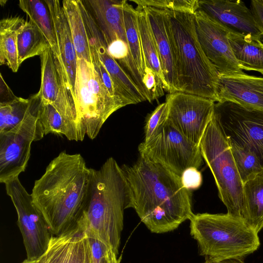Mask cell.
I'll list each match as a JSON object with an SVG mask.
<instances>
[{
	"instance_id": "obj_1",
	"label": "cell",
	"mask_w": 263,
	"mask_h": 263,
	"mask_svg": "<svg viewBox=\"0 0 263 263\" xmlns=\"http://www.w3.org/2000/svg\"><path fill=\"white\" fill-rule=\"evenodd\" d=\"M122 168L128 186L127 208L134 209L152 233L174 231L192 218L191 192L180 177L142 155Z\"/></svg>"
},
{
	"instance_id": "obj_2",
	"label": "cell",
	"mask_w": 263,
	"mask_h": 263,
	"mask_svg": "<svg viewBox=\"0 0 263 263\" xmlns=\"http://www.w3.org/2000/svg\"><path fill=\"white\" fill-rule=\"evenodd\" d=\"M92 170L81 154L64 151L35 181L32 201L53 235L59 236L77 224L87 201Z\"/></svg>"
},
{
	"instance_id": "obj_3",
	"label": "cell",
	"mask_w": 263,
	"mask_h": 263,
	"mask_svg": "<svg viewBox=\"0 0 263 263\" xmlns=\"http://www.w3.org/2000/svg\"><path fill=\"white\" fill-rule=\"evenodd\" d=\"M128 186L124 171L112 157L92 170L87 201L78 222L118 256L127 208Z\"/></svg>"
},
{
	"instance_id": "obj_4",
	"label": "cell",
	"mask_w": 263,
	"mask_h": 263,
	"mask_svg": "<svg viewBox=\"0 0 263 263\" xmlns=\"http://www.w3.org/2000/svg\"><path fill=\"white\" fill-rule=\"evenodd\" d=\"M190 221L191 235L209 262L243 259L260 246L258 233L241 217L205 213L194 214Z\"/></svg>"
},
{
	"instance_id": "obj_5",
	"label": "cell",
	"mask_w": 263,
	"mask_h": 263,
	"mask_svg": "<svg viewBox=\"0 0 263 263\" xmlns=\"http://www.w3.org/2000/svg\"><path fill=\"white\" fill-rule=\"evenodd\" d=\"M167 11L176 45L180 92L217 102L219 73L201 47L194 14Z\"/></svg>"
},
{
	"instance_id": "obj_6",
	"label": "cell",
	"mask_w": 263,
	"mask_h": 263,
	"mask_svg": "<svg viewBox=\"0 0 263 263\" xmlns=\"http://www.w3.org/2000/svg\"><path fill=\"white\" fill-rule=\"evenodd\" d=\"M203 159L215 181L218 196L228 214L241 217L243 183L239 176L231 143L214 112L199 143Z\"/></svg>"
},
{
	"instance_id": "obj_7",
	"label": "cell",
	"mask_w": 263,
	"mask_h": 263,
	"mask_svg": "<svg viewBox=\"0 0 263 263\" xmlns=\"http://www.w3.org/2000/svg\"><path fill=\"white\" fill-rule=\"evenodd\" d=\"M75 104L80 123L92 140L107 119L122 105L113 98L91 62L77 58Z\"/></svg>"
},
{
	"instance_id": "obj_8",
	"label": "cell",
	"mask_w": 263,
	"mask_h": 263,
	"mask_svg": "<svg viewBox=\"0 0 263 263\" xmlns=\"http://www.w3.org/2000/svg\"><path fill=\"white\" fill-rule=\"evenodd\" d=\"M140 155L181 176L188 168H199L203 158L199 145L193 143L166 120L151 138L138 146Z\"/></svg>"
},
{
	"instance_id": "obj_9",
	"label": "cell",
	"mask_w": 263,
	"mask_h": 263,
	"mask_svg": "<svg viewBox=\"0 0 263 263\" xmlns=\"http://www.w3.org/2000/svg\"><path fill=\"white\" fill-rule=\"evenodd\" d=\"M23 120L13 128L0 133V182L18 177L26 168L33 142L45 135L37 115V105L33 96Z\"/></svg>"
},
{
	"instance_id": "obj_10",
	"label": "cell",
	"mask_w": 263,
	"mask_h": 263,
	"mask_svg": "<svg viewBox=\"0 0 263 263\" xmlns=\"http://www.w3.org/2000/svg\"><path fill=\"white\" fill-rule=\"evenodd\" d=\"M17 214V225L22 233L27 259L37 260L46 251L52 234L42 214L18 177L4 183Z\"/></svg>"
},
{
	"instance_id": "obj_11",
	"label": "cell",
	"mask_w": 263,
	"mask_h": 263,
	"mask_svg": "<svg viewBox=\"0 0 263 263\" xmlns=\"http://www.w3.org/2000/svg\"><path fill=\"white\" fill-rule=\"evenodd\" d=\"M214 114L229 141L253 152L263 167V111L227 101L215 104Z\"/></svg>"
},
{
	"instance_id": "obj_12",
	"label": "cell",
	"mask_w": 263,
	"mask_h": 263,
	"mask_svg": "<svg viewBox=\"0 0 263 263\" xmlns=\"http://www.w3.org/2000/svg\"><path fill=\"white\" fill-rule=\"evenodd\" d=\"M165 102L166 120L183 136L199 145L213 115L215 102L183 92L169 93Z\"/></svg>"
},
{
	"instance_id": "obj_13",
	"label": "cell",
	"mask_w": 263,
	"mask_h": 263,
	"mask_svg": "<svg viewBox=\"0 0 263 263\" xmlns=\"http://www.w3.org/2000/svg\"><path fill=\"white\" fill-rule=\"evenodd\" d=\"M40 59L41 83L36 96L41 101L52 104L66 120L86 132L80 123L74 97L60 53L53 52L49 46Z\"/></svg>"
},
{
	"instance_id": "obj_14",
	"label": "cell",
	"mask_w": 263,
	"mask_h": 263,
	"mask_svg": "<svg viewBox=\"0 0 263 263\" xmlns=\"http://www.w3.org/2000/svg\"><path fill=\"white\" fill-rule=\"evenodd\" d=\"M194 15L196 33L201 47L219 74L243 72L228 40L230 30L201 10H197Z\"/></svg>"
},
{
	"instance_id": "obj_15",
	"label": "cell",
	"mask_w": 263,
	"mask_h": 263,
	"mask_svg": "<svg viewBox=\"0 0 263 263\" xmlns=\"http://www.w3.org/2000/svg\"><path fill=\"white\" fill-rule=\"evenodd\" d=\"M83 17L89 42L95 46L100 60L111 77L117 99L123 107L146 101L137 86L109 54L101 33L91 15L86 13Z\"/></svg>"
},
{
	"instance_id": "obj_16",
	"label": "cell",
	"mask_w": 263,
	"mask_h": 263,
	"mask_svg": "<svg viewBox=\"0 0 263 263\" xmlns=\"http://www.w3.org/2000/svg\"><path fill=\"white\" fill-rule=\"evenodd\" d=\"M145 8L156 42L167 87V92H180L176 45L167 11L149 7Z\"/></svg>"
},
{
	"instance_id": "obj_17",
	"label": "cell",
	"mask_w": 263,
	"mask_h": 263,
	"mask_svg": "<svg viewBox=\"0 0 263 263\" xmlns=\"http://www.w3.org/2000/svg\"><path fill=\"white\" fill-rule=\"evenodd\" d=\"M217 102H231L249 109L263 111V77L245 72L219 74Z\"/></svg>"
},
{
	"instance_id": "obj_18",
	"label": "cell",
	"mask_w": 263,
	"mask_h": 263,
	"mask_svg": "<svg viewBox=\"0 0 263 263\" xmlns=\"http://www.w3.org/2000/svg\"><path fill=\"white\" fill-rule=\"evenodd\" d=\"M230 30L262 39L253 13L241 1L198 0V8Z\"/></svg>"
},
{
	"instance_id": "obj_19",
	"label": "cell",
	"mask_w": 263,
	"mask_h": 263,
	"mask_svg": "<svg viewBox=\"0 0 263 263\" xmlns=\"http://www.w3.org/2000/svg\"><path fill=\"white\" fill-rule=\"evenodd\" d=\"M124 1H82L101 33L106 47L118 40L127 43L123 17Z\"/></svg>"
},
{
	"instance_id": "obj_20",
	"label": "cell",
	"mask_w": 263,
	"mask_h": 263,
	"mask_svg": "<svg viewBox=\"0 0 263 263\" xmlns=\"http://www.w3.org/2000/svg\"><path fill=\"white\" fill-rule=\"evenodd\" d=\"M51 14L61 62L75 101L77 55L70 27L60 1L45 0Z\"/></svg>"
},
{
	"instance_id": "obj_21",
	"label": "cell",
	"mask_w": 263,
	"mask_h": 263,
	"mask_svg": "<svg viewBox=\"0 0 263 263\" xmlns=\"http://www.w3.org/2000/svg\"><path fill=\"white\" fill-rule=\"evenodd\" d=\"M228 40L240 69L263 74V41L230 30Z\"/></svg>"
},
{
	"instance_id": "obj_22",
	"label": "cell",
	"mask_w": 263,
	"mask_h": 263,
	"mask_svg": "<svg viewBox=\"0 0 263 263\" xmlns=\"http://www.w3.org/2000/svg\"><path fill=\"white\" fill-rule=\"evenodd\" d=\"M84 228L79 223L67 232L52 235L47 249L36 263H74Z\"/></svg>"
},
{
	"instance_id": "obj_23",
	"label": "cell",
	"mask_w": 263,
	"mask_h": 263,
	"mask_svg": "<svg viewBox=\"0 0 263 263\" xmlns=\"http://www.w3.org/2000/svg\"><path fill=\"white\" fill-rule=\"evenodd\" d=\"M34 97L45 135L52 134L64 136L70 141H83L86 135L85 130L66 120L52 104L41 101L36 95Z\"/></svg>"
},
{
	"instance_id": "obj_24",
	"label": "cell",
	"mask_w": 263,
	"mask_h": 263,
	"mask_svg": "<svg viewBox=\"0 0 263 263\" xmlns=\"http://www.w3.org/2000/svg\"><path fill=\"white\" fill-rule=\"evenodd\" d=\"M241 218L257 233L263 229V172L243 183Z\"/></svg>"
},
{
	"instance_id": "obj_25",
	"label": "cell",
	"mask_w": 263,
	"mask_h": 263,
	"mask_svg": "<svg viewBox=\"0 0 263 263\" xmlns=\"http://www.w3.org/2000/svg\"><path fill=\"white\" fill-rule=\"evenodd\" d=\"M25 21L20 16L9 17L0 21V64L17 71V35Z\"/></svg>"
},
{
	"instance_id": "obj_26",
	"label": "cell",
	"mask_w": 263,
	"mask_h": 263,
	"mask_svg": "<svg viewBox=\"0 0 263 263\" xmlns=\"http://www.w3.org/2000/svg\"><path fill=\"white\" fill-rule=\"evenodd\" d=\"M146 67L150 68L161 80L164 90L167 91L161 61L145 7L137 5L136 8Z\"/></svg>"
},
{
	"instance_id": "obj_27",
	"label": "cell",
	"mask_w": 263,
	"mask_h": 263,
	"mask_svg": "<svg viewBox=\"0 0 263 263\" xmlns=\"http://www.w3.org/2000/svg\"><path fill=\"white\" fill-rule=\"evenodd\" d=\"M77 53V58L91 62V51L79 0L62 2Z\"/></svg>"
},
{
	"instance_id": "obj_28",
	"label": "cell",
	"mask_w": 263,
	"mask_h": 263,
	"mask_svg": "<svg viewBox=\"0 0 263 263\" xmlns=\"http://www.w3.org/2000/svg\"><path fill=\"white\" fill-rule=\"evenodd\" d=\"M18 5L44 35L53 52H59L52 20L45 0H21Z\"/></svg>"
},
{
	"instance_id": "obj_29",
	"label": "cell",
	"mask_w": 263,
	"mask_h": 263,
	"mask_svg": "<svg viewBox=\"0 0 263 263\" xmlns=\"http://www.w3.org/2000/svg\"><path fill=\"white\" fill-rule=\"evenodd\" d=\"M49 45L43 33L31 21H25L17 35L19 66L26 59L41 55Z\"/></svg>"
},
{
	"instance_id": "obj_30",
	"label": "cell",
	"mask_w": 263,
	"mask_h": 263,
	"mask_svg": "<svg viewBox=\"0 0 263 263\" xmlns=\"http://www.w3.org/2000/svg\"><path fill=\"white\" fill-rule=\"evenodd\" d=\"M123 17L130 54L143 78L146 64L139 32L137 12L126 1H124L123 3Z\"/></svg>"
},
{
	"instance_id": "obj_31",
	"label": "cell",
	"mask_w": 263,
	"mask_h": 263,
	"mask_svg": "<svg viewBox=\"0 0 263 263\" xmlns=\"http://www.w3.org/2000/svg\"><path fill=\"white\" fill-rule=\"evenodd\" d=\"M31 99L17 97L7 102H0V133L9 130L21 123L29 109Z\"/></svg>"
},
{
	"instance_id": "obj_32",
	"label": "cell",
	"mask_w": 263,
	"mask_h": 263,
	"mask_svg": "<svg viewBox=\"0 0 263 263\" xmlns=\"http://www.w3.org/2000/svg\"><path fill=\"white\" fill-rule=\"evenodd\" d=\"M230 143L233 158L243 183L263 172V167L253 152Z\"/></svg>"
},
{
	"instance_id": "obj_33",
	"label": "cell",
	"mask_w": 263,
	"mask_h": 263,
	"mask_svg": "<svg viewBox=\"0 0 263 263\" xmlns=\"http://www.w3.org/2000/svg\"><path fill=\"white\" fill-rule=\"evenodd\" d=\"M137 5L165 10L195 14L198 8V0H133Z\"/></svg>"
},
{
	"instance_id": "obj_34",
	"label": "cell",
	"mask_w": 263,
	"mask_h": 263,
	"mask_svg": "<svg viewBox=\"0 0 263 263\" xmlns=\"http://www.w3.org/2000/svg\"><path fill=\"white\" fill-rule=\"evenodd\" d=\"M166 120V103L159 104L147 117L144 126V140L146 141L158 132Z\"/></svg>"
},
{
	"instance_id": "obj_35",
	"label": "cell",
	"mask_w": 263,
	"mask_h": 263,
	"mask_svg": "<svg viewBox=\"0 0 263 263\" xmlns=\"http://www.w3.org/2000/svg\"><path fill=\"white\" fill-rule=\"evenodd\" d=\"M143 81L149 98V102H152L164 95V90L161 80L148 67L145 68Z\"/></svg>"
},
{
	"instance_id": "obj_36",
	"label": "cell",
	"mask_w": 263,
	"mask_h": 263,
	"mask_svg": "<svg viewBox=\"0 0 263 263\" xmlns=\"http://www.w3.org/2000/svg\"><path fill=\"white\" fill-rule=\"evenodd\" d=\"M184 187L189 190L199 188L202 182L201 172L195 167H190L185 170L181 176Z\"/></svg>"
},
{
	"instance_id": "obj_37",
	"label": "cell",
	"mask_w": 263,
	"mask_h": 263,
	"mask_svg": "<svg viewBox=\"0 0 263 263\" xmlns=\"http://www.w3.org/2000/svg\"><path fill=\"white\" fill-rule=\"evenodd\" d=\"M87 236L91 246L92 263H101L105 253L109 248L95 237Z\"/></svg>"
},
{
	"instance_id": "obj_38",
	"label": "cell",
	"mask_w": 263,
	"mask_h": 263,
	"mask_svg": "<svg viewBox=\"0 0 263 263\" xmlns=\"http://www.w3.org/2000/svg\"><path fill=\"white\" fill-rule=\"evenodd\" d=\"M250 9L257 27L263 37V0L252 1L250 3Z\"/></svg>"
},
{
	"instance_id": "obj_39",
	"label": "cell",
	"mask_w": 263,
	"mask_h": 263,
	"mask_svg": "<svg viewBox=\"0 0 263 263\" xmlns=\"http://www.w3.org/2000/svg\"><path fill=\"white\" fill-rule=\"evenodd\" d=\"M121 256H118L110 249H108L103 257L101 263H120Z\"/></svg>"
},
{
	"instance_id": "obj_40",
	"label": "cell",
	"mask_w": 263,
	"mask_h": 263,
	"mask_svg": "<svg viewBox=\"0 0 263 263\" xmlns=\"http://www.w3.org/2000/svg\"><path fill=\"white\" fill-rule=\"evenodd\" d=\"M218 263H245L242 259L233 258L223 260Z\"/></svg>"
},
{
	"instance_id": "obj_41",
	"label": "cell",
	"mask_w": 263,
	"mask_h": 263,
	"mask_svg": "<svg viewBox=\"0 0 263 263\" xmlns=\"http://www.w3.org/2000/svg\"><path fill=\"white\" fill-rule=\"evenodd\" d=\"M22 263H36V260H30L26 259L24 260Z\"/></svg>"
},
{
	"instance_id": "obj_42",
	"label": "cell",
	"mask_w": 263,
	"mask_h": 263,
	"mask_svg": "<svg viewBox=\"0 0 263 263\" xmlns=\"http://www.w3.org/2000/svg\"><path fill=\"white\" fill-rule=\"evenodd\" d=\"M203 263H209V261H206V260H205V261L204 262H203Z\"/></svg>"
},
{
	"instance_id": "obj_43",
	"label": "cell",
	"mask_w": 263,
	"mask_h": 263,
	"mask_svg": "<svg viewBox=\"0 0 263 263\" xmlns=\"http://www.w3.org/2000/svg\"><path fill=\"white\" fill-rule=\"evenodd\" d=\"M209 263H211V262H209Z\"/></svg>"
}]
</instances>
